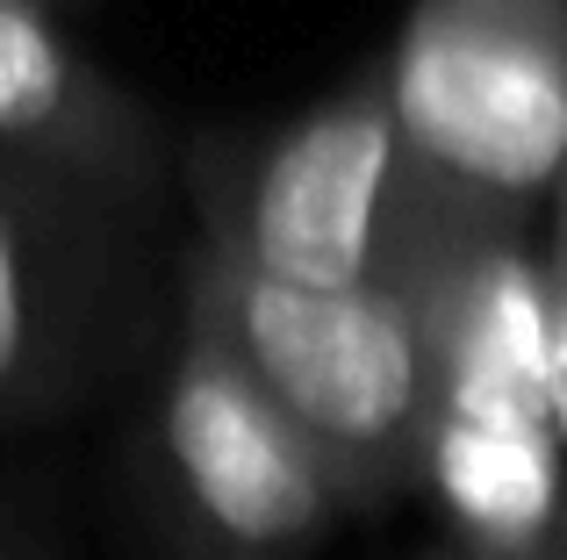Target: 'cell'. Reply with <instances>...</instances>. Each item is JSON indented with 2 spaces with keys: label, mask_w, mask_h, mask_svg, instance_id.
<instances>
[{
  "label": "cell",
  "mask_w": 567,
  "mask_h": 560,
  "mask_svg": "<svg viewBox=\"0 0 567 560\" xmlns=\"http://www.w3.org/2000/svg\"><path fill=\"white\" fill-rule=\"evenodd\" d=\"M181 173L202 216L194 245L317 294L395 288L453 216H482L416 173L374 65L266 137L194 144Z\"/></svg>",
  "instance_id": "obj_1"
},
{
  "label": "cell",
  "mask_w": 567,
  "mask_h": 560,
  "mask_svg": "<svg viewBox=\"0 0 567 560\" xmlns=\"http://www.w3.org/2000/svg\"><path fill=\"white\" fill-rule=\"evenodd\" d=\"M181 317L202 323L274 395V409L317 446L352 510H381L388 496L424 481L439 366L410 288H280L208 245H187Z\"/></svg>",
  "instance_id": "obj_2"
},
{
  "label": "cell",
  "mask_w": 567,
  "mask_h": 560,
  "mask_svg": "<svg viewBox=\"0 0 567 560\" xmlns=\"http://www.w3.org/2000/svg\"><path fill=\"white\" fill-rule=\"evenodd\" d=\"M402 152L503 224L567 187V0H416L374 58Z\"/></svg>",
  "instance_id": "obj_3"
},
{
  "label": "cell",
  "mask_w": 567,
  "mask_h": 560,
  "mask_svg": "<svg viewBox=\"0 0 567 560\" xmlns=\"http://www.w3.org/2000/svg\"><path fill=\"white\" fill-rule=\"evenodd\" d=\"M152 453L187 560H309L352 510L274 395L187 317L158 374Z\"/></svg>",
  "instance_id": "obj_4"
},
{
  "label": "cell",
  "mask_w": 567,
  "mask_h": 560,
  "mask_svg": "<svg viewBox=\"0 0 567 560\" xmlns=\"http://www.w3.org/2000/svg\"><path fill=\"white\" fill-rule=\"evenodd\" d=\"M123 201L0 166V417L58 395L130 288Z\"/></svg>",
  "instance_id": "obj_5"
},
{
  "label": "cell",
  "mask_w": 567,
  "mask_h": 560,
  "mask_svg": "<svg viewBox=\"0 0 567 560\" xmlns=\"http://www.w3.org/2000/svg\"><path fill=\"white\" fill-rule=\"evenodd\" d=\"M173 158L166 123L72 43L51 0H0V166L152 209Z\"/></svg>",
  "instance_id": "obj_6"
},
{
  "label": "cell",
  "mask_w": 567,
  "mask_h": 560,
  "mask_svg": "<svg viewBox=\"0 0 567 560\" xmlns=\"http://www.w3.org/2000/svg\"><path fill=\"white\" fill-rule=\"evenodd\" d=\"M546 403L567 446V187L546 216Z\"/></svg>",
  "instance_id": "obj_7"
},
{
  "label": "cell",
  "mask_w": 567,
  "mask_h": 560,
  "mask_svg": "<svg viewBox=\"0 0 567 560\" xmlns=\"http://www.w3.org/2000/svg\"><path fill=\"white\" fill-rule=\"evenodd\" d=\"M416 560H467L460 547H431V553H416Z\"/></svg>",
  "instance_id": "obj_8"
},
{
  "label": "cell",
  "mask_w": 567,
  "mask_h": 560,
  "mask_svg": "<svg viewBox=\"0 0 567 560\" xmlns=\"http://www.w3.org/2000/svg\"><path fill=\"white\" fill-rule=\"evenodd\" d=\"M51 8H65V0H51Z\"/></svg>",
  "instance_id": "obj_9"
}]
</instances>
